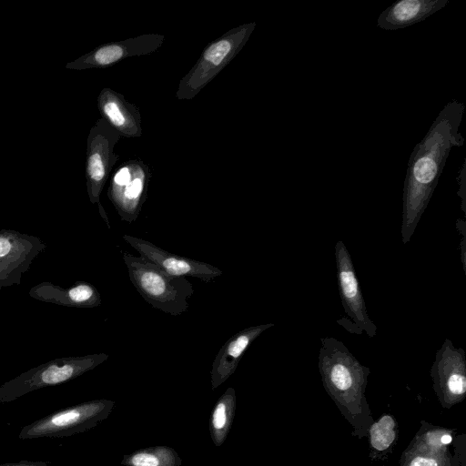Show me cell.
I'll list each match as a JSON object with an SVG mask.
<instances>
[{"instance_id":"6da1fadb","label":"cell","mask_w":466,"mask_h":466,"mask_svg":"<svg viewBox=\"0 0 466 466\" xmlns=\"http://www.w3.org/2000/svg\"><path fill=\"white\" fill-rule=\"evenodd\" d=\"M464 111L463 103L457 100L448 102L410 154L402 198L400 237L403 244H407L413 236L451 148L463 145L460 125Z\"/></svg>"},{"instance_id":"7a4b0ae2","label":"cell","mask_w":466,"mask_h":466,"mask_svg":"<svg viewBox=\"0 0 466 466\" xmlns=\"http://www.w3.org/2000/svg\"><path fill=\"white\" fill-rule=\"evenodd\" d=\"M131 283L153 308L172 316L187 311L194 294L193 284L184 277L170 276L153 263L123 252Z\"/></svg>"},{"instance_id":"3957f363","label":"cell","mask_w":466,"mask_h":466,"mask_svg":"<svg viewBox=\"0 0 466 466\" xmlns=\"http://www.w3.org/2000/svg\"><path fill=\"white\" fill-rule=\"evenodd\" d=\"M257 24L231 28L209 42L191 69L180 79L176 92L179 100H191L241 51Z\"/></svg>"},{"instance_id":"277c9868","label":"cell","mask_w":466,"mask_h":466,"mask_svg":"<svg viewBox=\"0 0 466 466\" xmlns=\"http://www.w3.org/2000/svg\"><path fill=\"white\" fill-rule=\"evenodd\" d=\"M107 358L106 353H94L49 360L0 385V403L10 402L34 390L71 380Z\"/></svg>"},{"instance_id":"5b68a950","label":"cell","mask_w":466,"mask_h":466,"mask_svg":"<svg viewBox=\"0 0 466 466\" xmlns=\"http://www.w3.org/2000/svg\"><path fill=\"white\" fill-rule=\"evenodd\" d=\"M121 136L102 117L90 128L86 139V179L89 200L97 204L99 213L110 228L100 196L113 167L119 159L115 147Z\"/></svg>"},{"instance_id":"8992f818","label":"cell","mask_w":466,"mask_h":466,"mask_svg":"<svg viewBox=\"0 0 466 466\" xmlns=\"http://www.w3.org/2000/svg\"><path fill=\"white\" fill-rule=\"evenodd\" d=\"M151 169L138 157L123 162L114 172L107 197L122 221L134 222L147 199Z\"/></svg>"},{"instance_id":"52a82bcc","label":"cell","mask_w":466,"mask_h":466,"mask_svg":"<svg viewBox=\"0 0 466 466\" xmlns=\"http://www.w3.org/2000/svg\"><path fill=\"white\" fill-rule=\"evenodd\" d=\"M46 248L38 237L0 229V289L20 285L23 275Z\"/></svg>"},{"instance_id":"ba28073f","label":"cell","mask_w":466,"mask_h":466,"mask_svg":"<svg viewBox=\"0 0 466 466\" xmlns=\"http://www.w3.org/2000/svg\"><path fill=\"white\" fill-rule=\"evenodd\" d=\"M164 42L163 35L145 34L121 41L106 43L68 62L66 68L72 70L106 68L128 57L155 53Z\"/></svg>"},{"instance_id":"9c48e42d","label":"cell","mask_w":466,"mask_h":466,"mask_svg":"<svg viewBox=\"0 0 466 466\" xmlns=\"http://www.w3.org/2000/svg\"><path fill=\"white\" fill-rule=\"evenodd\" d=\"M335 262L339 292L346 314L356 327L370 338H373L377 333V327L368 315L350 254L341 240L335 244Z\"/></svg>"},{"instance_id":"30bf717a","label":"cell","mask_w":466,"mask_h":466,"mask_svg":"<svg viewBox=\"0 0 466 466\" xmlns=\"http://www.w3.org/2000/svg\"><path fill=\"white\" fill-rule=\"evenodd\" d=\"M123 239L138 252L139 257L170 276L192 277L210 282L222 275V271L211 264L170 253L143 238L124 235Z\"/></svg>"},{"instance_id":"8fae6325","label":"cell","mask_w":466,"mask_h":466,"mask_svg":"<svg viewBox=\"0 0 466 466\" xmlns=\"http://www.w3.org/2000/svg\"><path fill=\"white\" fill-rule=\"evenodd\" d=\"M101 410V403L89 402L51 413L24 426L20 440L62 438L70 436L92 423Z\"/></svg>"},{"instance_id":"7c38bea8","label":"cell","mask_w":466,"mask_h":466,"mask_svg":"<svg viewBox=\"0 0 466 466\" xmlns=\"http://www.w3.org/2000/svg\"><path fill=\"white\" fill-rule=\"evenodd\" d=\"M97 108L100 116L120 136L125 138H137L142 136V117L138 107L128 102L123 94L104 87L97 96Z\"/></svg>"},{"instance_id":"4fadbf2b","label":"cell","mask_w":466,"mask_h":466,"mask_svg":"<svg viewBox=\"0 0 466 466\" xmlns=\"http://www.w3.org/2000/svg\"><path fill=\"white\" fill-rule=\"evenodd\" d=\"M30 298L64 307L89 309L102 304L100 293L89 282L79 280L68 288H62L53 282L43 281L32 287Z\"/></svg>"},{"instance_id":"5bb4252c","label":"cell","mask_w":466,"mask_h":466,"mask_svg":"<svg viewBox=\"0 0 466 466\" xmlns=\"http://www.w3.org/2000/svg\"><path fill=\"white\" fill-rule=\"evenodd\" d=\"M450 0H399L383 10L377 25L384 30L402 29L442 9Z\"/></svg>"},{"instance_id":"9a60e30c","label":"cell","mask_w":466,"mask_h":466,"mask_svg":"<svg viewBox=\"0 0 466 466\" xmlns=\"http://www.w3.org/2000/svg\"><path fill=\"white\" fill-rule=\"evenodd\" d=\"M275 324H259L246 328L230 337L219 350L213 362V378L219 382L229 376L251 343Z\"/></svg>"},{"instance_id":"2e32d148","label":"cell","mask_w":466,"mask_h":466,"mask_svg":"<svg viewBox=\"0 0 466 466\" xmlns=\"http://www.w3.org/2000/svg\"><path fill=\"white\" fill-rule=\"evenodd\" d=\"M370 443L378 451L386 450L395 438L394 421L389 415H384L370 428Z\"/></svg>"},{"instance_id":"e0dca14e","label":"cell","mask_w":466,"mask_h":466,"mask_svg":"<svg viewBox=\"0 0 466 466\" xmlns=\"http://www.w3.org/2000/svg\"><path fill=\"white\" fill-rule=\"evenodd\" d=\"M448 390L454 395H461L466 391V377L464 369L454 372L447 380Z\"/></svg>"},{"instance_id":"ac0fdd59","label":"cell","mask_w":466,"mask_h":466,"mask_svg":"<svg viewBox=\"0 0 466 466\" xmlns=\"http://www.w3.org/2000/svg\"><path fill=\"white\" fill-rule=\"evenodd\" d=\"M459 190L458 196L461 198V208L466 214V159H464L458 176Z\"/></svg>"},{"instance_id":"d6986e66","label":"cell","mask_w":466,"mask_h":466,"mask_svg":"<svg viewBox=\"0 0 466 466\" xmlns=\"http://www.w3.org/2000/svg\"><path fill=\"white\" fill-rule=\"evenodd\" d=\"M131 461L134 466H158L159 464L158 459L155 455L147 452L136 454Z\"/></svg>"},{"instance_id":"ffe728a7","label":"cell","mask_w":466,"mask_h":466,"mask_svg":"<svg viewBox=\"0 0 466 466\" xmlns=\"http://www.w3.org/2000/svg\"><path fill=\"white\" fill-rule=\"evenodd\" d=\"M227 421L226 406L220 402L216 407L213 414V426L217 430L224 428Z\"/></svg>"},{"instance_id":"44dd1931","label":"cell","mask_w":466,"mask_h":466,"mask_svg":"<svg viewBox=\"0 0 466 466\" xmlns=\"http://www.w3.org/2000/svg\"><path fill=\"white\" fill-rule=\"evenodd\" d=\"M456 228L458 231L461 234V240L460 244L461 248V259L462 263V268L464 272H466V247H465V238H466V232H465V222L462 219H457L456 220Z\"/></svg>"},{"instance_id":"7402d4cb","label":"cell","mask_w":466,"mask_h":466,"mask_svg":"<svg viewBox=\"0 0 466 466\" xmlns=\"http://www.w3.org/2000/svg\"><path fill=\"white\" fill-rule=\"evenodd\" d=\"M0 466H53L49 462L46 461H27V460H22L15 462H8V463H3L0 464Z\"/></svg>"},{"instance_id":"603a6c76","label":"cell","mask_w":466,"mask_h":466,"mask_svg":"<svg viewBox=\"0 0 466 466\" xmlns=\"http://www.w3.org/2000/svg\"><path fill=\"white\" fill-rule=\"evenodd\" d=\"M410 466H438V462L431 458L416 457L411 461Z\"/></svg>"},{"instance_id":"cb8c5ba5","label":"cell","mask_w":466,"mask_h":466,"mask_svg":"<svg viewBox=\"0 0 466 466\" xmlns=\"http://www.w3.org/2000/svg\"><path fill=\"white\" fill-rule=\"evenodd\" d=\"M452 438L451 435H444L441 437V442L444 444H448L451 441Z\"/></svg>"}]
</instances>
